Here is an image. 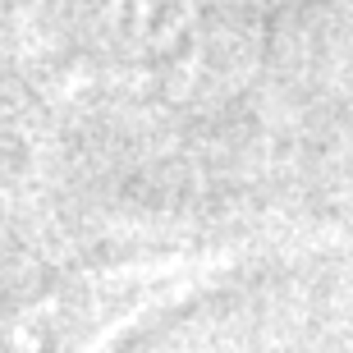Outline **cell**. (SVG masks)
<instances>
[{"instance_id": "6da1fadb", "label": "cell", "mask_w": 353, "mask_h": 353, "mask_svg": "<svg viewBox=\"0 0 353 353\" xmlns=\"http://www.w3.org/2000/svg\"><path fill=\"white\" fill-rule=\"evenodd\" d=\"M285 0H28L41 88L60 101L207 115L252 83Z\"/></svg>"}, {"instance_id": "7a4b0ae2", "label": "cell", "mask_w": 353, "mask_h": 353, "mask_svg": "<svg viewBox=\"0 0 353 353\" xmlns=\"http://www.w3.org/2000/svg\"><path fill=\"white\" fill-rule=\"evenodd\" d=\"M230 266L157 262L110 266L51 285L41 299L14 307L5 330V353H105L143 316L188 299Z\"/></svg>"}]
</instances>
